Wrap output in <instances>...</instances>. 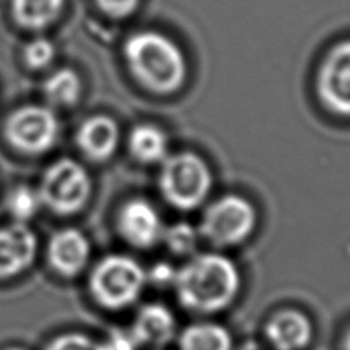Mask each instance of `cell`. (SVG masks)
Segmentation results:
<instances>
[{
	"label": "cell",
	"instance_id": "25",
	"mask_svg": "<svg viewBox=\"0 0 350 350\" xmlns=\"http://www.w3.org/2000/svg\"><path fill=\"white\" fill-rule=\"evenodd\" d=\"M176 271L167 262H159L153 265L147 273V282H152L156 287H168L174 284L176 280Z\"/></svg>",
	"mask_w": 350,
	"mask_h": 350
},
{
	"label": "cell",
	"instance_id": "3",
	"mask_svg": "<svg viewBox=\"0 0 350 350\" xmlns=\"http://www.w3.org/2000/svg\"><path fill=\"white\" fill-rule=\"evenodd\" d=\"M147 284V271L136 259L125 255L102 258L90 275V292L105 309L131 306Z\"/></svg>",
	"mask_w": 350,
	"mask_h": 350
},
{
	"label": "cell",
	"instance_id": "15",
	"mask_svg": "<svg viewBox=\"0 0 350 350\" xmlns=\"http://www.w3.org/2000/svg\"><path fill=\"white\" fill-rule=\"evenodd\" d=\"M65 0H11V17L17 27L27 31H42L56 22Z\"/></svg>",
	"mask_w": 350,
	"mask_h": 350
},
{
	"label": "cell",
	"instance_id": "24",
	"mask_svg": "<svg viewBox=\"0 0 350 350\" xmlns=\"http://www.w3.org/2000/svg\"><path fill=\"white\" fill-rule=\"evenodd\" d=\"M100 347L102 350H137L139 344L130 330L113 329L105 341L100 342Z\"/></svg>",
	"mask_w": 350,
	"mask_h": 350
},
{
	"label": "cell",
	"instance_id": "19",
	"mask_svg": "<svg viewBox=\"0 0 350 350\" xmlns=\"http://www.w3.org/2000/svg\"><path fill=\"white\" fill-rule=\"evenodd\" d=\"M161 241L174 255H190L196 250L198 232L189 222H176L170 227H164Z\"/></svg>",
	"mask_w": 350,
	"mask_h": 350
},
{
	"label": "cell",
	"instance_id": "8",
	"mask_svg": "<svg viewBox=\"0 0 350 350\" xmlns=\"http://www.w3.org/2000/svg\"><path fill=\"white\" fill-rule=\"evenodd\" d=\"M317 93L329 111L350 118V39L338 42L324 56L317 76Z\"/></svg>",
	"mask_w": 350,
	"mask_h": 350
},
{
	"label": "cell",
	"instance_id": "21",
	"mask_svg": "<svg viewBox=\"0 0 350 350\" xmlns=\"http://www.w3.org/2000/svg\"><path fill=\"white\" fill-rule=\"evenodd\" d=\"M56 57V46L46 38H36L23 46L22 60L28 70L40 71L48 68Z\"/></svg>",
	"mask_w": 350,
	"mask_h": 350
},
{
	"label": "cell",
	"instance_id": "10",
	"mask_svg": "<svg viewBox=\"0 0 350 350\" xmlns=\"http://www.w3.org/2000/svg\"><path fill=\"white\" fill-rule=\"evenodd\" d=\"M38 239L25 222L0 228V278H13L33 264Z\"/></svg>",
	"mask_w": 350,
	"mask_h": 350
},
{
	"label": "cell",
	"instance_id": "9",
	"mask_svg": "<svg viewBox=\"0 0 350 350\" xmlns=\"http://www.w3.org/2000/svg\"><path fill=\"white\" fill-rule=\"evenodd\" d=\"M118 230L130 245L137 249H150L161 241L164 224L152 202L136 198L120 207Z\"/></svg>",
	"mask_w": 350,
	"mask_h": 350
},
{
	"label": "cell",
	"instance_id": "13",
	"mask_svg": "<svg viewBox=\"0 0 350 350\" xmlns=\"http://www.w3.org/2000/svg\"><path fill=\"white\" fill-rule=\"evenodd\" d=\"M265 335L276 350H303L312 340L310 319L297 310H282L270 318Z\"/></svg>",
	"mask_w": 350,
	"mask_h": 350
},
{
	"label": "cell",
	"instance_id": "26",
	"mask_svg": "<svg viewBox=\"0 0 350 350\" xmlns=\"http://www.w3.org/2000/svg\"><path fill=\"white\" fill-rule=\"evenodd\" d=\"M342 350H350V329L347 330V334L342 340Z\"/></svg>",
	"mask_w": 350,
	"mask_h": 350
},
{
	"label": "cell",
	"instance_id": "4",
	"mask_svg": "<svg viewBox=\"0 0 350 350\" xmlns=\"http://www.w3.org/2000/svg\"><path fill=\"white\" fill-rule=\"evenodd\" d=\"M159 187L165 201L178 210H193L201 205L212 189V173L195 153L167 156L162 162Z\"/></svg>",
	"mask_w": 350,
	"mask_h": 350
},
{
	"label": "cell",
	"instance_id": "5",
	"mask_svg": "<svg viewBox=\"0 0 350 350\" xmlns=\"http://www.w3.org/2000/svg\"><path fill=\"white\" fill-rule=\"evenodd\" d=\"M39 196L56 215H73L85 207L92 195V179L79 162L64 158L54 162L40 180Z\"/></svg>",
	"mask_w": 350,
	"mask_h": 350
},
{
	"label": "cell",
	"instance_id": "27",
	"mask_svg": "<svg viewBox=\"0 0 350 350\" xmlns=\"http://www.w3.org/2000/svg\"><path fill=\"white\" fill-rule=\"evenodd\" d=\"M8 350H23V349H8Z\"/></svg>",
	"mask_w": 350,
	"mask_h": 350
},
{
	"label": "cell",
	"instance_id": "12",
	"mask_svg": "<svg viewBox=\"0 0 350 350\" xmlns=\"http://www.w3.org/2000/svg\"><path fill=\"white\" fill-rule=\"evenodd\" d=\"M81 152L92 161H107L119 146V126L110 116L96 114L83 120L76 133Z\"/></svg>",
	"mask_w": 350,
	"mask_h": 350
},
{
	"label": "cell",
	"instance_id": "6",
	"mask_svg": "<svg viewBox=\"0 0 350 350\" xmlns=\"http://www.w3.org/2000/svg\"><path fill=\"white\" fill-rule=\"evenodd\" d=\"M256 218V210L250 201L238 195H227L208 205L201 219L199 233L213 245H237L255 230Z\"/></svg>",
	"mask_w": 350,
	"mask_h": 350
},
{
	"label": "cell",
	"instance_id": "18",
	"mask_svg": "<svg viewBox=\"0 0 350 350\" xmlns=\"http://www.w3.org/2000/svg\"><path fill=\"white\" fill-rule=\"evenodd\" d=\"M42 90L53 105L71 107L81 98L82 81L75 70L60 68L46 77Z\"/></svg>",
	"mask_w": 350,
	"mask_h": 350
},
{
	"label": "cell",
	"instance_id": "17",
	"mask_svg": "<svg viewBox=\"0 0 350 350\" xmlns=\"http://www.w3.org/2000/svg\"><path fill=\"white\" fill-rule=\"evenodd\" d=\"M180 350H232V335L224 325L199 323L187 327L179 338Z\"/></svg>",
	"mask_w": 350,
	"mask_h": 350
},
{
	"label": "cell",
	"instance_id": "2",
	"mask_svg": "<svg viewBox=\"0 0 350 350\" xmlns=\"http://www.w3.org/2000/svg\"><path fill=\"white\" fill-rule=\"evenodd\" d=\"M124 57L135 79L156 94H172L184 85V53L172 39L158 31L131 34L124 45Z\"/></svg>",
	"mask_w": 350,
	"mask_h": 350
},
{
	"label": "cell",
	"instance_id": "20",
	"mask_svg": "<svg viewBox=\"0 0 350 350\" xmlns=\"http://www.w3.org/2000/svg\"><path fill=\"white\" fill-rule=\"evenodd\" d=\"M42 205L39 193L27 185L17 187L8 198V210L16 222H27L38 215Z\"/></svg>",
	"mask_w": 350,
	"mask_h": 350
},
{
	"label": "cell",
	"instance_id": "22",
	"mask_svg": "<svg viewBox=\"0 0 350 350\" xmlns=\"http://www.w3.org/2000/svg\"><path fill=\"white\" fill-rule=\"evenodd\" d=\"M46 350H102L100 342L81 334L60 335L48 344Z\"/></svg>",
	"mask_w": 350,
	"mask_h": 350
},
{
	"label": "cell",
	"instance_id": "11",
	"mask_svg": "<svg viewBox=\"0 0 350 350\" xmlns=\"http://www.w3.org/2000/svg\"><path fill=\"white\" fill-rule=\"evenodd\" d=\"M92 247L85 234L77 228H64L53 234L48 244V259L59 275L71 278L87 267Z\"/></svg>",
	"mask_w": 350,
	"mask_h": 350
},
{
	"label": "cell",
	"instance_id": "16",
	"mask_svg": "<svg viewBox=\"0 0 350 350\" xmlns=\"http://www.w3.org/2000/svg\"><path fill=\"white\" fill-rule=\"evenodd\" d=\"M129 150L142 164H158L168 156V139L156 125L141 124L130 131Z\"/></svg>",
	"mask_w": 350,
	"mask_h": 350
},
{
	"label": "cell",
	"instance_id": "1",
	"mask_svg": "<svg viewBox=\"0 0 350 350\" xmlns=\"http://www.w3.org/2000/svg\"><path fill=\"white\" fill-rule=\"evenodd\" d=\"M179 303L198 313L219 312L233 303L241 287L239 270L219 253L193 256L174 280Z\"/></svg>",
	"mask_w": 350,
	"mask_h": 350
},
{
	"label": "cell",
	"instance_id": "7",
	"mask_svg": "<svg viewBox=\"0 0 350 350\" xmlns=\"http://www.w3.org/2000/svg\"><path fill=\"white\" fill-rule=\"evenodd\" d=\"M59 120L44 105H23L10 114L5 122V136L16 150L27 154H40L57 141Z\"/></svg>",
	"mask_w": 350,
	"mask_h": 350
},
{
	"label": "cell",
	"instance_id": "23",
	"mask_svg": "<svg viewBox=\"0 0 350 350\" xmlns=\"http://www.w3.org/2000/svg\"><path fill=\"white\" fill-rule=\"evenodd\" d=\"M102 13L113 19H125L133 14L141 0H94Z\"/></svg>",
	"mask_w": 350,
	"mask_h": 350
},
{
	"label": "cell",
	"instance_id": "14",
	"mask_svg": "<svg viewBox=\"0 0 350 350\" xmlns=\"http://www.w3.org/2000/svg\"><path fill=\"white\" fill-rule=\"evenodd\" d=\"M130 332L139 346H164L174 336L176 319L162 304H147L139 310Z\"/></svg>",
	"mask_w": 350,
	"mask_h": 350
}]
</instances>
